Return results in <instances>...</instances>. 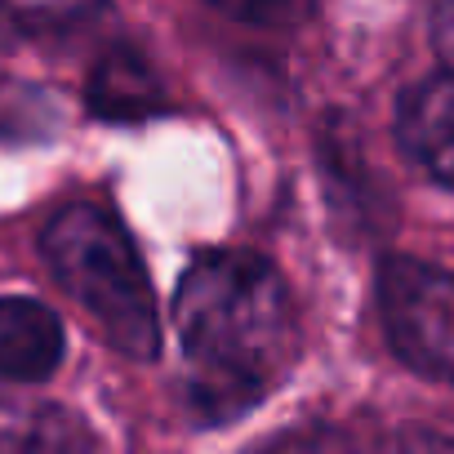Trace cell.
Instances as JSON below:
<instances>
[{"instance_id": "5", "label": "cell", "mask_w": 454, "mask_h": 454, "mask_svg": "<svg viewBox=\"0 0 454 454\" xmlns=\"http://www.w3.org/2000/svg\"><path fill=\"white\" fill-rule=\"evenodd\" d=\"M63 361V325L41 299H0V379L45 383Z\"/></svg>"}, {"instance_id": "2", "label": "cell", "mask_w": 454, "mask_h": 454, "mask_svg": "<svg viewBox=\"0 0 454 454\" xmlns=\"http://www.w3.org/2000/svg\"><path fill=\"white\" fill-rule=\"evenodd\" d=\"M41 250L59 286L90 312L107 343L134 361H152L160 348L156 290L125 232V223L103 205H67L45 227Z\"/></svg>"}, {"instance_id": "7", "label": "cell", "mask_w": 454, "mask_h": 454, "mask_svg": "<svg viewBox=\"0 0 454 454\" xmlns=\"http://www.w3.org/2000/svg\"><path fill=\"white\" fill-rule=\"evenodd\" d=\"M94 436L59 405L0 392V450H81Z\"/></svg>"}, {"instance_id": "6", "label": "cell", "mask_w": 454, "mask_h": 454, "mask_svg": "<svg viewBox=\"0 0 454 454\" xmlns=\"http://www.w3.org/2000/svg\"><path fill=\"white\" fill-rule=\"evenodd\" d=\"M85 98H90V112L98 121H112V125H134V121H147L165 107V90H160L152 63L129 45L107 50L94 63Z\"/></svg>"}, {"instance_id": "1", "label": "cell", "mask_w": 454, "mask_h": 454, "mask_svg": "<svg viewBox=\"0 0 454 454\" xmlns=\"http://www.w3.org/2000/svg\"><path fill=\"white\" fill-rule=\"evenodd\" d=\"M183 401L196 423L254 410L294 365L299 317L281 272L250 250H209L174 294Z\"/></svg>"}, {"instance_id": "4", "label": "cell", "mask_w": 454, "mask_h": 454, "mask_svg": "<svg viewBox=\"0 0 454 454\" xmlns=\"http://www.w3.org/2000/svg\"><path fill=\"white\" fill-rule=\"evenodd\" d=\"M396 134L414 165L454 192V72L423 76L396 107Z\"/></svg>"}, {"instance_id": "3", "label": "cell", "mask_w": 454, "mask_h": 454, "mask_svg": "<svg viewBox=\"0 0 454 454\" xmlns=\"http://www.w3.org/2000/svg\"><path fill=\"white\" fill-rule=\"evenodd\" d=\"M379 308L392 352L414 374L454 383V272L392 254L379 268Z\"/></svg>"}, {"instance_id": "9", "label": "cell", "mask_w": 454, "mask_h": 454, "mask_svg": "<svg viewBox=\"0 0 454 454\" xmlns=\"http://www.w3.org/2000/svg\"><path fill=\"white\" fill-rule=\"evenodd\" d=\"M432 41L441 63L454 72V0H432Z\"/></svg>"}, {"instance_id": "8", "label": "cell", "mask_w": 454, "mask_h": 454, "mask_svg": "<svg viewBox=\"0 0 454 454\" xmlns=\"http://www.w3.org/2000/svg\"><path fill=\"white\" fill-rule=\"evenodd\" d=\"M214 10H223L227 19L237 23H254V27H272L281 19H290V10L299 0H209Z\"/></svg>"}]
</instances>
